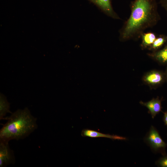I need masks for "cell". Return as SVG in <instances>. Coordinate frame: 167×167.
Masks as SVG:
<instances>
[{"label":"cell","mask_w":167,"mask_h":167,"mask_svg":"<svg viewBox=\"0 0 167 167\" xmlns=\"http://www.w3.org/2000/svg\"><path fill=\"white\" fill-rule=\"evenodd\" d=\"M158 166L161 167H167V156H164L159 159L156 162Z\"/></svg>","instance_id":"cell-13"},{"label":"cell","mask_w":167,"mask_h":167,"mask_svg":"<svg viewBox=\"0 0 167 167\" xmlns=\"http://www.w3.org/2000/svg\"><path fill=\"white\" fill-rule=\"evenodd\" d=\"M167 39V37L163 36L156 37L153 44L148 49L152 52L156 51L165 43Z\"/></svg>","instance_id":"cell-12"},{"label":"cell","mask_w":167,"mask_h":167,"mask_svg":"<svg viewBox=\"0 0 167 167\" xmlns=\"http://www.w3.org/2000/svg\"><path fill=\"white\" fill-rule=\"evenodd\" d=\"M163 120L165 125L167 126V111L164 113Z\"/></svg>","instance_id":"cell-15"},{"label":"cell","mask_w":167,"mask_h":167,"mask_svg":"<svg viewBox=\"0 0 167 167\" xmlns=\"http://www.w3.org/2000/svg\"><path fill=\"white\" fill-rule=\"evenodd\" d=\"M164 79V76L161 72L156 70H152L144 74L142 80L151 89H153L163 82Z\"/></svg>","instance_id":"cell-4"},{"label":"cell","mask_w":167,"mask_h":167,"mask_svg":"<svg viewBox=\"0 0 167 167\" xmlns=\"http://www.w3.org/2000/svg\"><path fill=\"white\" fill-rule=\"evenodd\" d=\"M0 130V142H9L28 136L37 127V119L31 114L28 109H18L9 117Z\"/></svg>","instance_id":"cell-2"},{"label":"cell","mask_w":167,"mask_h":167,"mask_svg":"<svg viewBox=\"0 0 167 167\" xmlns=\"http://www.w3.org/2000/svg\"><path fill=\"white\" fill-rule=\"evenodd\" d=\"M95 5L108 16L114 19H121L114 11L112 6V0H87Z\"/></svg>","instance_id":"cell-6"},{"label":"cell","mask_w":167,"mask_h":167,"mask_svg":"<svg viewBox=\"0 0 167 167\" xmlns=\"http://www.w3.org/2000/svg\"><path fill=\"white\" fill-rule=\"evenodd\" d=\"M141 42L140 45L142 50L148 49L152 45L156 38L155 33L152 32H143L141 37Z\"/></svg>","instance_id":"cell-9"},{"label":"cell","mask_w":167,"mask_h":167,"mask_svg":"<svg viewBox=\"0 0 167 167\" xmlns=\"http://www.w3.org/2000/svg\"><path fill=\"white\" fill-rule=\"evenodd\" d=\"M83 137H88L91 138L103 137L111 139L113 140H124L126 138L124 137L116 135L105 134L91 129H83L81 133Z\"/></svg>","instance_id":"cell-8"},{"label":"cell","mask_w":167,"mask_h":167,"mask_svg":"<svg viewBox=\"0 0 167 167\" xmlns=\"http://www.w3.org/2000/svg\"><path fill=\"white\" fill-rule=\"evenodd\" d=\"M160 3L167 11V0H160Z\"/></svg>","instance_id":"cell-14"},{"label":"cell","mask_w":167,"mask_h":167,"mask_svg":"<svg viewBox=\"0 0 167 167\" xmlns=\"http://www.w3.org/2000/svg\"><path fill=\"white\" fill-rule=\"evenodd\" d=\"M145 139L154 151L164 153L167 144L162 139L158 132L153 126H151Z\"/></svg>","instance_id":"cell-3"},{"label":"cell","mask_w":167,"mask_h":167,"mask_svg":"<svg viewBox=\"0 0 167 167\" xmlns=\"http://www.w3.org/2000/svg\"><path fill=\"white\" fill-rule=\"evenodd\" d=\"M15 161L13 151L10 148L8 142H0V167L14 164Z\"/></svg>","instance_id":"cell-5"},{"label":"cell","mask_w":167,"mask_h":167,"mask_svg":"<svg viewBox=\"0 0 167 167\" xmlns=\"http://www.w3.org/2000/svg\"><path fill=\"white\" fill-rule=\"evenodd\" d=\"M10 104L6 97L3 94H0V120H5L7 113H12L10 110Z\"/></svg>","instance_id":"cell-10"},{"label":"cell","mask_w":167,"mask_h":167,"mask_svg":"<svg viewBox=\"0 0 167 167\" xmlns=\"http://www.w3.org/2000/svg\"><path fill=\"white\" fill-rule=\"evenodd\" d=\"M131 14L119 30L121 42L137 41L147 29L155 25L160 19L156 0H134L130 4Z\"/></svg>","instance_id":"cell-1"},{"label":"cell","mask_w":167,"mask_h":167,"mask_svg":"<svg viewBox=\"0 0 167 167\" xmlns=\"http://www.w3.org/2000/svg\"><path fill=\"white\" fill-rule=\"evenodd\" d=\"M148 55L153 59L160 63L167 62V46L159 51L152 52Z\"/></svg>","instance_id":"cell-11"},{"label":"cell","mask_w":167,"mask_h":167,"mask_svg":"<svg viewBox=\"0 0 167 167\" xmlns=\"http://www.w3.org/2000/svg\"><path fill=\"white\" fill-rule=\"evenodd\" d=\"M139 103L148 109V112L150 113L153 118L156 114L159 113L161 110V101L158 97L153 98L150 101L146 102L140 101Z\"/></svg>","instance_id":"cell-7"}]
</instances>
